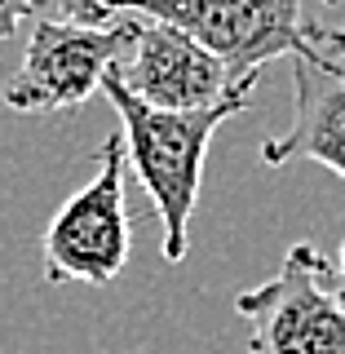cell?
<instances>
[{"label": "cell", "mask_w": 345, "mask_h": 354, "mask_svg": "<svg viewBox=\"0 0 345 354\" xmlns=\"http://www.w3.org/2000/svg\"><path fill=\"white\" fill-rule=\"evenodd\" d=\"M106 102L120 115V138H124L129 169L138 173L142 191L151 195L155 217H160V252L164 261L177 266L186 261L191 248V217L199 204V182H204V155L213 133L226 124L230 115H239L248 102H226L208 111H155L129 93L120 84V75L111 71L102 80Z\"/></svg>", "instance_id": "obj_1"}, {"label": "cell", "mask_w": 345, "mask_h": 354, "mask_svg": "<svg viewBox=\"0 0 345 354\" xmlns=\"http://www.w3.org/2000/svg\"><path fill=\"white\" fill-rule=\"evenodd\" d=\"M106 14H138L186 31L235 75L257 80L270 58L345 62V31L306 18V0H102Z\"/></svg>", "instance_id": "obj_2"}, {"label": "cell", "mask_w": 345, "mask_h": 354, "mask_svg": "<svg viewBox=\"0 0 345 354\" xmlns=\"http://www.w3.org/2000/svg\"><path fill=\"white\" fill-rule=\"evenodd\" d=\"M248 354H345L337 270L315 243H292L265 283L235 297Z\"/></svg>", "instance_id": "obj_3"}, {"label": "cell", "mask_w": 345, "mask_h": 354, "mask_svg": "<svg viewBox=\"0 0 345 354\" xmlns=\"http://www.w3.org/2000/svg\"><path fill=\"white\" fill-rule=\"evenodd\" d=\"M97 173L53 213L44 230V283H111L129 266L133 230L124 208V138L97 147Z\"/></svg>", "instance_id": "obj_4"}, {"label": "cell", "mask_w": 345, "mask_h": 354, "mask_svg": "<svg viewBox=\"0 0 345 354\" xmlns=\"http://www.w3.org/2000/svg\"><path fill=\"white\" fill-rule=\"evenodd\" d=\"M133 49V18L106 27H80L66 18H40L27 40L22 66L5 84V106L27 115L75 111L102 88L115 66H124Z\"/></svg>", "instance_id": "obj_5"}, {"label": "cell", "mask_w": 345, "mask_h": 354, "mask_svg": "<svg viewBox=\"0 0 345 354\" xmlns=\"http://www.w3.org/2000/svg\"><path fill=\"white\" fill-rule=\"evenodd\" d=\"M129 18H133V49L124 66H115V75L138 102L155 111H208L226 102H252L257 80L235 75L186 31L138 14Z\"/></svg>", "instance_id": "obj_6"}, {"label": "cell", "mask_w": 345, "mask_h": 354, "mask_svg": "<svg viewBox=\"0 0 345 354\" xmlns=\"http://www.w3.org/2000/svg\"><path fill=\"white\" fill-rule=\"evenodd\" d=\"M324 164L345 177V62L292 58V124L261 147V164Z\"/></svg>", "instance_id": "obj_7"}, {"label": "cell", "mask_w": 345, "mask_h": 354, "mask_svg": "<svg viewBox=\"0 0 345 354\" xmlns=\"http://www.w3.org/2000/svg\"><path fill=\"white\" fill-rule=\"evenodd\" d=\"M49 5H58V14L66 22H80V27H106L111 22L102 0H49Z\"/></svg>", "instance_id": "obj_8"}, {"label": "cell", "mask_w": 345, "mask_h": 354, "mask_svg": "<svg viewBox=\"0 0 345 354\" xmlns=\"http://www.w3.org/2000/svg\"><path fill=\"white\" fill-rule=\"evenodd\" d=\"M44 5H49V0H0V40H9L22 22L31 14H40Z\"/></svg>", "instance_id": "obj_9"}, {"label": "cell", "mask_w": 345, "mask_h": 354, "mask_svg": "<svg viewBox=\"0 0 345 354\" xmlns=\"http://www.w3.org/2000/svg\"><path fill=\"white\" fill-rule=\"evenodd\" d=\"M337 297H341V306H345V243H341V266H337Z\"/></svg>", "instance_id": "obj_10"}, {"label": "cell", "mask_w": 345, "mask_h": 354, "mask_svg": "<svg viewBox=\"0 0 345 354\" xmlns=\"http://www.w3.org/2000/svg\"><path fill=\"white\" fill-rule=\"evenodd\" d=\"M324 5H345V0H324Z\"/></svg>", "instance_id": "obj_11"}]
</instances>
